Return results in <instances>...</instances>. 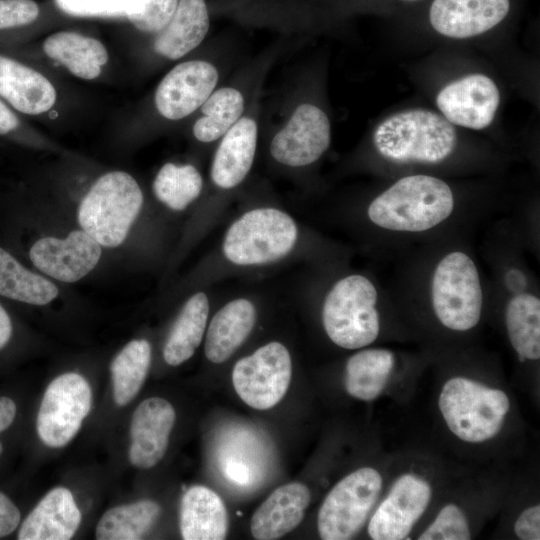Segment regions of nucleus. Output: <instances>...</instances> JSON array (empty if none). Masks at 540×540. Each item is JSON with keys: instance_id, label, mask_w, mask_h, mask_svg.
Masks as SVG:
<instances>
[{"instance_id": "obj_1", "label": "nucleus", "mask_w": 540, "mask_h": 540, "mask_svg": "<svg viewBox=\"0 0 540 540\" xmlns=\"http://www.w3.org/2000/svg\"><path fill=\"white\" fill-rule=\"evenodd\" d=\"M145 198L137 180L122 170L99 175L60 211L105 253L126 259L143 216Z\"/></svg>"}, {"instance_id": "obj_2", "label": "nucleus", "mask_w": 540, "mask_h": 540, "mask_svg": "<svg viewBox=\"0 0 540 540\" xmlns=\"http://www.w3.org/2000/svg\"><path fill=\"white\" fill-rule=\"evenodd\" d=\"M454 195L443 180L411 175L396 181L368 206L370 221L386 230L422 232L445 221L453 212Z\"/></svg>"}, {"instance_id": "obj_3", "label": "nucleus", "mask_w": 540, "mask_h": 540, "mask_svg": "<svg viewBox=\"0 0 540 540\" xmlns=\"http://www.w3.org/2000/svg\"><path fill=\"white\" fill-rule=\"evenodd\" d=\"M373 144L384 158L400 163H439L457 144L453 124L425 109H410L383 120L373 132Z\"/></svg>"}, {"instance_id": "obj_4", "label": "nucleus", "mask_w": 540, "mask_h": 540, "mask_svg": "<svg viewBox=\"0 0 540 540\" xmlns=\"http://www.w3.org/2000/svg\"><path fill=\"white\" fill-rule=\"evenodd\" d=\"M106 253L60 212H43V227L28 250L35 270L61 285L77 283L101 264Z\"/></svg>"}, {"instance_id": "obj_5", "label": "nucleus", "mask_w": 540, "mask_h": 540, "mask_svg": "<svg viewBox=\"0 0 540 540\" xmlns=\"http://www.w3.org/2000/svg\"><path fill=\"white\" fill-rule=\"evenodd\" d=\"M438 406L452 434L461 441L476 444L500 432L511 403L501 389L456 376L444 383Z\"/></svg>"}, {"instance_id": "obj_6", "label": "nucleus", "mask_w": 540, "mask_h": 540, "mask_svg": "<svg viewBox=\"0 0 540 540\" xmlns=\"http://www.w3.org/2000/svg\"><path fill=\"white\" fill-rule=\"evenodd\" d=\"M377 291L365 276L353 274L338 280L327 293L322 322L337 346L355 350L373 343L380 331Z\"/></svg>"}, {"instance_id": "obj_7", "label": "nucleus", "mask_w": 540, "mask_h": 540, "mask_svg": "<svg viewBox=\"0 0 540 540\" xmlns=\"http://www.w3.org/2000/svg\"><path fill=\"white\" fill-rule=\"evenodd\" d=\"M297 236V225L288 213L276 208H256L229 227L223 253L236 265H263L286 256L294 248Z\"/></svg>"}, {"instance_id": "obj_8", "label": "nucleus", "mask_w": 540, "mask_h": 540, "mask_svg": "<svg viewBox=\"0 0 540 540\" xmlns=\"http://www.w3.org/2000/svg\"><path fill=\"white\" fill-rule=\"evenodd\" d=\"M431 301L439 322L452 331H468L478 324L483 293L478 269L466 253L450 252L437 263Z\"/></svg>"}, {"instance_id": "obj_9", "label": "nucleus", "mask_w": 540, "mask_h": 540, "mask_svg": "<svg viewBox=\"0 0 540 540\" xmlns=\"http://www.w3.org/2000/svg\"><path fill=\"white\" fill-rule=\"evenodd\" d=\"M383 478L373 467H361L342 478L325 497L317 517L323 540H347L364 526L382 490Z\"/></svg>"}, {"instance_id": "obj_10", "label": "nucleus", "mask_w": 540, "mask_h": 540, "mask_svg": "<svg viewBox=\"0 0 540 540\" xmlns=\"http://www.w3.org/2000/svg\"><path fill=\"white\" fill-rule=\"evenodd\" d=\"M92 406V391L78 373L57 376L47 387L37 414L36 428L48 447L60 448L78 433Z\"/></svg>"}, {"instance_id": "obj_11", "label": "nucleus", "mask_w": 540, "mask_h": 540, "mask_svg": "<svg viewBox=\"0 0 540 540\" xmlns=\"http://www.w3.org/2000/svg\"><path fill=\"white\" fill-rule=\"evenodd\" d=\"M292 376V360L280 342H270L236 362L232 383L238 396L257 410L274 407L286 394Z\"/></svg>"}, {"instance_id": "obj_12", "label": "nucleus", "mask_w": 540, "mask_h": 540, "mask_svg": "<svg viewBox=\"0 0 540 540\" xmlns=\"http://www.w3.org/2000/svg\"><path fill=\"white\" fill-rule=\"evenodd\" d=\"M432 498L429 482L414 473H405L393 483L370 518L368 534L374 540L408 538L425 513Z\"/></svg>"}, {"instance_id": "obj_13", "label": "nucleus", "mask_w": 540, "mask_h": 540, "mask_svg": "<svg viewBox=\"0 0 540 540\" xmlns=\"http://www.w3.org/2000/svg\"><path fill=\"white\" fill-rule=\"evenodd\" d=\"M330 141L327 114L314 104L303 103L272 138L270 154L275 161L289 167L307 166L324 154Z\"/></svg>"}, {"instance_id": "obj_14", "label": "nucleus", "mask_w": 540, "mask_h": 540, "mask_svg": "<svg viewBox=\"0 0 540 540\" xmlns=\"http://www.w3.org/2000/svg\"><path fill=\"white\" fill-rule=\"evenodd\" d=\"M218 80L217 68L208 61L181 62L158 84L154 96L156 109L168 120L183 119L202 106Z\"/></svg>"}, {"instance_id": "obj_15", "label": "nucleus", "mask_w": 540, "mask_h": 540, "mask_svg": "<svg viewBox=\"0 0 540 540\" xmlns=\"http://www.w3.org/2000/svg\"><path fill=\"white\" fill-rule=\"evenodd\" d=\"M500 102L494 81L483 74H470L446 85L436 104L451 123L480 130L494 120Z\"/></svg>"}, {"instance_id": "obj_16", "label": "nucleus", "mask_w": 540, "mask_h": 540, "mask_svg": "<svg viewBox=\"0 0 540 540\" xmlns=\"http://www.w3.org/2000/svg\"><path fill=\"white\" fill-rule=\"evenodd\" d=\"M176 413L165 399L152 397L141 402L130 424L129 460L140 469H149L166 453Z\"/></svg>"}, {"instance_id": "obj_17", "label": "nucleus", "mask_w": 540, "mask_h": 540, "mask_svg": "<svg viewBox=\"0 0 540 540\" xmlns=\"http://www.w3.org/2000/svg\"><path fill=\"white\" fill-rule=\"evenodd\" d=\"M509 0H434L432 27L450 38H469L492 29L508 14Z\"/></svg>"}, {"instance_id": "obj_18", "label": "nucleus", "mask_w": 540, "mask_h": 540, "mask_svg": "<svg viewBox=\"0 0 540 540\" xmlns=\"http://www.w3.org/2000/svg\"><path fill=\"white\" fill-rule=\"evenodd\" d=\"M210 168L212 182L221 189L239 185L254 162L258 125L251 117H241L222 137Z\"/></svg>"}, {"instance_id": "obj_19", "label": "nucleus", "mask_w": 540, "mask_h": 540, "mask_svg": "<svg viewBox=\"0 0 540 540\" xmlns=\"http://www.w3.org/2000/svg\"><path fill=\"white\" fill-rule=\"evenodd\" d=\"M311 500L306 485L291 482L276 488L254 512L250 529L258 540H274L296 528Z\"/></svg>"}, {"instance_id": "obj_20", "label": "nucleus", "mask_w": 540, "mask_h": 540, "mask_svg": "<svg viewBox=\"0 0 540 540\" xmlns=\"http://www.w3.org/2000/svg\"><path fill=\"white\" fill-rule=\"evenodd\" d=\"M81 523V512L64 487L50 490L23 521L19 540H68Z\"/></svg>"}, {"instance_id": "obj_21", "label": "nucleus", "mask_w": 540, "mask_h": 540, "mask_svg": "<svg viewBox=\"0 0 540 540\" xmlns=\"http://www.w3.org/2000/svg\"><path fill=\"white\" fill-rule=\"evenodd\" d=\"M0 95L22 113L38 115L55 104L56 90L40 72L0 55Z\"/></svg>"}, {"instance_id": "obj_22", "label": "nucleus", "mask_w": 540, "mask_h": 540, "mask_svg": "<svg viewBox=\"0 0 540 540\" xmlns=\"http://www.w3.org/2000/svg\"><path fill=\"white\" fill-rule=\"evenodd\" d=\"M179 525L184 540L225 539L229 524L224 502L206 486L188 488L181 499Z\"/></svg>"}, {"instance_id": "obj_23", "label": "nucleus", "mask_w": 540, "mask_h": 540, "mask_svg": "<svg viewBox=\"0 0 540 540\" xmlns=\"http://www.w3.org/2000/svg\"><path fill=\"white\" fill-rule=\"evenodd\" d=\"M210 26L204 0H179L177 8L155 40V51L170 60H177L197 48Z\"/></svg>"}, {"instance_id": "obj_24", "label": "nucleus", "mask_w": 540, "mask_h": 540, "mask_svg": "<svg viewBox=\"0 0 540 540\" xmlns=\"http://www.w3.org/2000/svg\"><path fill=\"white\" fill-rule=\"evenodd\" d=\"M256 309L245 298L224 305L212 318L206 333L205 356L212 363H223L242 345L254 328Z\"/></svg>"}, {"instance_id": "obj_25", "label": "nucleus", "mask_w": 540, "mask_h": 540, "mask_svg": "<svg viewBox=\"0 0 540 540\" xmlns=\"http://www.w3.org/2000/svg\"><path fill=\"white\" fill-rule=\"evenodd\" d=\"M43 50L74 76L86 80L97 78L108 61L107 50L100 41L76 32L60 31L48 36Z\"/></svg>"}, {"instance_id": "obj_26", "label": "nucleus", "mask_w": 540, "mask_h": 540, "mask_svg": "<svg viewBox=\"0 0 540 540\" xmlns=\"http://www.w3.org/2000/svg\"><path fill=\"white\" fill-rule=\"evenodd\" d=\"M61 284L25 267L0 247V295L34 306H47L61 296Z\"/></svg>"}, {"instance_id": "obj_27", "label": "nucleus", "mask_w": 540, "mask_h": 540, "mask_svg": "<svg viewBox=\"0 0 540 540\" xmlns=\"http://www.w3.org/2000/svg\"><path fill=\"white\" fill-rule=\"evenodd\" d=\"M209 315L204 292H196L183 304L163 347V358L170 366L189 360L202 342Z\"/></svg>"}, {"instance_id": "obj_28", "label": "nucleus", "mask_w": 540, "mask_h": 540, "mask_svg": "<svg viewBox=\"0 0 540 540\" xmlns=\"http://www.w3.org/2000/svg\"><path fill=\"white\" fill-rule=\"evenodd\" d=\"M394 364V354L387 349H366L353 354L345 366L346 392L358 400H375L386 388Z\"/></svg>"}, {"instance_id": "obj_29", "label": "nucleus", "mask_w": 540, "mask_h": 540, "mask_svg": "<svg viewBox=\"0 0 540 540\" xmlns=\"http://www.w3.org/2000/svg\"><path fill=\"white\" fill-rule=\"evenodd\" d=\"M152 348L147 339L129 341L113 358L110 373L118 406L131 402L142 388L151 365Z\"/></svg>"}, {"instance_id": "obj_30", "label": "nucleus", "mask_w": 540, "mask_h": 540, "mask_svg": "<svg viewBox=\"0 0 540 540\" xmlns=\"http://www.w3.org/2000/svg\"><path fill=\"white\" fill-rule=\"evenodd\" d=\"M505 324L521 361L540 358V300L532 294L513 296L505 310Z\"/></svg>"}, {"instance_id": "obj_31", "label": "nucleus", "mask_w": 540, "mask_h": 540, "mask_svg": "<svg viewBox=\"0 0 540 540\" xmlns=\"http://www.w3.org/2000/svg\"><path fill=\"white\" fill-rule=\"evenodd\" d=\"M244 107L240 90L234 87L214 90L200 107L202 115L192 128L194 137L203 143L220 139L242 117Z\"/></svg>"}, {"instance_id": "obj_32", "label": "nucleus", "mask_w": 540, "mask_h": 540, "mask_svg": "<svg viewBox=\"0 0 540 540\" xmlns=\"http://www.w3.org/2000/svg\"><path fill=\"white\" fill-rule=\"evenodd\" d=\"M159 514L160 506L148 499L113 507L99 520L95 532L96 539H141L154 525Z\"/></svg>"}, {"instance_id": "obj_33", "label": "nucleus", "mask_w": 540, "mask_h": 540, "mask_svg": "<svg viewBox=\"0 0 540 540\" xmlns=\"http://www.w3.org/2000/svg\"><path fill=\"white\" fill-rule=\"evenodd\" d=\"M203 178L191 164L165 163L157 172L152 191L155 198L168 209L185 210L201 194Z\"/></svg>"}, {"instance_id": "obj_34", "label": "nucleus", "mask_w": 540, "mask_h": 540, "mask_svg": "<svg viewBox=\"0 0 540 540\" xmlns=\"http://www.w3.org/2000/svg\"><path fill=\"white\" fill-rule=\"evenodd\" d=\"M419 540H469L471 531L464 511L449 503L441 508L434 521L418 537Z\"/></svg>"}, {"instance_id": "obj_35", "label": "nucleus", "mask_w": 540, "mask_h": 540, "mask_svg": "<svg viewBox=\"0 0 540 540\" xmlns=\"http://www.w3.org/2000/svg\"><path fill=\"white\" fill-rule=\"evenodd\" d=\"M178 0H139L126 16L143 32L158 33L172 18Z\"/></svg>"}, {"instance_id": "obj_36", "label": "nucleus", "mask_w": 540, "mask_h": 540, "mask_svg": "<svg viewBox=\"0 0 540 540\" xmlns=\"http://www.w3.org/2000/svg\"><path fill=\"white\" fill-rule=\"evenodd\" d=\"M38 15V5L32 0H0V29L30 24Z\"/></svg>"}, {"instance_id": "obj_37", "label": "nucleus", "mask_w": 540, "mask_h": 540, "mask_svg": "<svg viewBox=\"0 0 540 540\" xmlns=\"http://www.w3.org/2000/svg\"><path fill=\"white\" fill-rule=\"evenodd\" d=\"M63 12L77 17L119 16L106 0H55Z\"/></svg>"}, {"instance_id": "obj_38", "label": "nucleus", "mask_w": 540, "mask_h": 540, "mask_svg": "<svg viewBox=\"0 0 540 540\" xmlns=\"http://www.w3.org/2000/svg\"><path fill=\"white\" fill-rule=\"evenodd\" d=\"M514 532L521 540L540 539V506L532 505L524 509L514 523Z\"/></svg>"}, {"instance_id": "obj_39", "label": "nucleus", "mask_w": 540, "mask_h": 540, "mask_svg": "<svg viewBox=\"0 0 540 540\" xmlns=\"http://www.w3.org/2000/svg\"><path fill=\"white\" fill-rule=\"evenodd\" d=\"M20 523V512L14 503L0 492V538L12 533Z\"/></svg>"}, {"instance_id": "obj_40", "label": "nucleus", "mask_w": 540, "mask_h": 540, "mask_svg": "<svg viewBox=\"0 0 540 540\" xmlns=\"http://www.w3.org/2000/svg\"><path fill=\"white\" fill-rule=\"evenodd\" d=\"M16 415V405L14 401L8 397H0V433L6 430L14 421ZM3 451V446L0 443V456Z\"/></svg>"}, {"instance_id": "obj_41", "label": "nucleus", "mask_w": 540, "mask_h": 540, "mask_svg": "<svg viewBox=\"0 0 540 540\" xmlns=\"http://www.w3.org/2000/svg\"><path fill=\"white\" fill-rule=\"evenodd\" d=\"M19 122L14 113L0 100V135L17 128Z\"/></svg>"}, {"instance_id": "obj_42", "label": "nucleus", "mask_w": 540, "mask_h": 540, "mask_svg": "<svg viewBox=\"0 0 540 540\" xmlns=\"http://www.w3.org/2000/svg\"><path fill=\"white\" fill-rule=\"evenodd\" d=\"M12 322L9 314L0 304V350L4 348L12 336Z\"/></svg>"}, {"instance_id": "obj_43", "label": "nucleus", "mask_w": 540, "mask_h": 540, "mask_svg": "<svg viewBox=\"0 0 540 540\" xmlns=\"http://www.w3.org/2000/svg\"><path fill=\"white\" fill-rule=\"evenodd\" d=\"M118 13L119 16L130 13L139 0H106Z\"/></svg>"}]
</instances>
